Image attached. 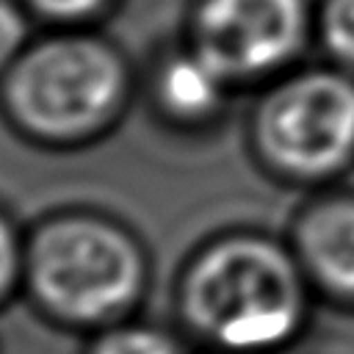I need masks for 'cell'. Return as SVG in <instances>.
Wrapping results in <instances>:
<instances>
[{"label":"cell","instance_id":"obj_1","mask_svg":"<svg viewBox=\"0 0 354 354\" xmlns=\"http://www.w3.org/2000/svg\"><path fill=\"white\" fill-rule=\"evenodd\" d=\"M315 304L288 238L257 227L196 241L171 279L174 326L202 354H282Z\"/></svg>","mask_w":354,"mask_h":354},{"label":"cell","instance_id":"obj_2","mask_svg":"<svg viewBox=\"0 0 354 354\" xmlns=\"http://www.w3.org/2000/svg\"><path fill=\"white\" fill-rule=\"evenodd\" d=\"M152 277L141 232L105 207L64 205L25 227L22 301L53 329L88 337L141 315Z\"/></svg>","mask_w":354,"mask_h":354},{"label":"cell","instance_id":"obj_3","mask_svg":"<svg viewBox=\"0 0 354 354\" xmlns=\"http://www.w3.org/2000/svg\"><path fill=\"white\" fill-rule=\"evenodd\" d=\"M141 94L127 50L100 28H41L0 77V122L28 147L77 152L108 138Z\"/></svg>","mask_w":354,"mask_h":354},{"label":"cell","instance_id":"obj_4","mask_svg":"<svg viewBox=\"0 0 354 354\" xmlns=\"http://www.w3.org/2000/svg\"><path fill=\"white\" fill-rule=\"evenodd\" d=\"M249 149L279 183L324 185L354 163V77L307 69L274 80L252 108Z\"/></svg>","mask_w":354,"mask_h":354},{"label":"cell","instance_id":"obj_5","mask_svg":"<svg viewBox=\"0 0 354 354\" xmlns=\"http://www.w3.org/2000/svg\"><path fill=\"white\" fill-rule=\"evenodd\" d=\"M307 0H191L183 41L232 88L277 77L313 30Z\"/></svg>","mask_w":354,"mask_h":354},{"label":"cell","instance_id":"obj_6","mask_svg":"<svg viewBox=\"0 0 354 354\" xmlns=\"http://www.w3.org/2000/svg\"><path fill=\"white\" fill-rule=\"evenodd\" d=\"M318 304L354 315V194H318L285 232Z\"/></svg>","mask_w":354,"mask_h":354},{"label":"cell","instance_id":"obj_7","mask_svg":"<svg viewBox=\"0 0 354 354\" xmlns=\"http://www.w3.org/2000/svg\"><path fill=\"white\" fill-rule=\"evenodd\" d=\"M232 86L183 39L163 47L141 77L152 116L174 133H202L218 122Z\"/></svg>","mask_w":354,"mask_h":354},{"label":"cell","instance_id":"obj_8","mask_svg":"<svg viewBox=\"0 0 354 354\" xmlns=\"http://www.w3.org/2000/svg\"><path fill=\"white\" fill-rule=\"evenodd\" d=\"M188 340L177 326L152 324L141 315L83 337L80 354H188Z\"/></svg>","mask_w":354,"mask_h":354},{"label":"cell","instance_id":"obj_9","mask_svg":"<svg viewBox=\"0 0 354 354\" xmlns=\"http://www.w3.org/2000/svg\"><path fill=\"white\" fill-rule=\"evenodd\" d=\"M124 0H22L39 28H100Z\"/></svg>","mask_w":354,"mask_h":354},{"label":"cell","instance_id":"obj_10","mask_svg":"<svg viewBox=\"0 0 354 354\" xmlns=\"http://www.w3.org/2000/svg\"><path fill=\"white\" fill-rule=\"evenodd\" d=\"M25 271V227L0 205V310L22 299Z\"/></svg>","mask_w":354,"mask_h":354},{"label":"cell","instance_id":"obj_11","mask_svg":"<svg viewBox=\"0 0 354 354\" xmlns=\"http://www.w3.org/2000/svg\"><path fill=\"white\" fill-rule=\"evenodd\" d=\"M315 28L326 53L354 72V0H324Z\"/></svg>","mask_w":354,"mask_h":354},{"label":"cell","instance_id":"obj_12","mask_svg":"<svg viewBox=\"0 0 354 354\" xmlns=\"http://www.w3.org/2000/svg\"><path fill=\"white\" fill-rule=\"evenodd\" d=\"M36 19L22 0H0V77L36 39Z\"/></svg>","mask_w":354,"mask_h":354}]
</instances>
